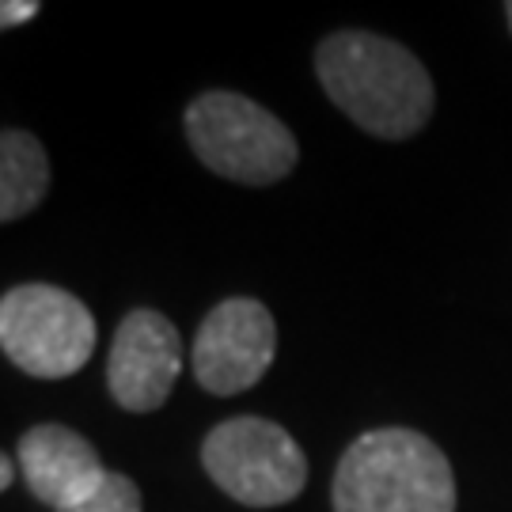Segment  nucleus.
I'll return each mask as SVG.
<instances>
[{
    "instance_id": "obj_2",
    "label": "nucleus",
    "mask_w": 512,
    "mask_h": 512,
    "mask_svg": "<svg viewBox=\"0 0 512 512\" xmlns=\"http://www.w3.org/2000/svg\"><path fill=\"white\" fill-rule=\"evenodd\" d=\"M334 512H456V475L433 440L414 429H372L334 471Z\"/></svg>"
},
{
    "instance_id": "obj_4",
    "label": "nucleus",
    "mask_w": 512,
    "mask_h": 512,
    "mask_svg": "<svg viewBox=\"0 0 512 512\" xmlns=\"http://www.w3.org/2000/svg\"><path fill=\"white\" fill-rule=\"evenodd\" d=\"M95 338L99 330L88 304L57 285H16L0 300V349L35 380L80 372L92 361Z\"/></svg>"
},
{
    "instance_id": "obj_1",
    "label": "nucleus",
    "mask_w": 512,
    "mask_h": 512,
    "mask_svg": "<svg viewBox=\"0 0 512 512\" xmlns=\"http://www.w3.org/2000/svg\"><path fill=\"white\" fill-rule=\"evenodd\" d=\"M315 73L334 107L384 141L414 137L437 103L433 76L418 57L368 31L323 38L315 50Z\"/></svg>"
},
{
    "instance_id": "obj_3",
    "label": "nucleus",
    "mask_w": 512,
    "mask_h": 512,
    "mask_svg": "<svg viewBox=\"0 0 512 512\" xmlns=\"http://www.w3.org/2000/svg\"><path fill=\"white\" fill-rule=\"evenodd\" d=\"M186 141L213 175L243 186L281 183L300 160L289 126L236 92L198 95L186 107Z\"/></svg>"
},
{
    "instance_id": "obj_12",
    "label": "nucleus",
    "mask_w": 512,
    "mask_h": 512,
    "mask_svg": "<svg viewBox=\"0 0 512 512\" xmlns=\"http://www.w3.org/2000/svg\"><path fill=\"white\" fill-rule=\"evenodd\" d=\"M12 482H16V463H12V456H4L0 459V486L8 490Z\"/></svg>"
},
{
    "instance_id": "obj_6",
    "label": "nucleus",
    "mask_w": 512,
    "mask_h": 512,
    "mask_svg": "<svg viewBox=\"0 0 512 512\" xmlns=\"http://www.w3.org/2000/svg\"><path fill=\"white\" fill-rule=\"evenodd\" d=\"M277 353V323L266 304L232 296L209 311L190 346V368L209 395H239L270 372Z\"/></svg>"
},
{
    "instance_id": "obj_10",
    "label": "nucleus",
    "mask_w": 512,
    "mask_h": 512,
    "mask_svg": "<svg viewBox=\"0 0 512 512\" xmlns=\"http://www.w3.org/2000/svg\"><path fill=\"white\" fill-rule=\"evenodd\" d=\"M65 512H141V490L137 482L118 471H107V478L99 482V490L88 494L80 505Z\"/></svg>"
},
{
    "instance_id": "obj_8",
    "label": "nucleus",
    "mask_w": 512,
    "mask_h": 512,
    "mask_svg": "<svg viewBox=\"0 0 512 512\" xmlns=\"http://www.w3.org/2000/svg\"><path fill=\"white\" fill-rule=\"evenodd\" d=\"M16 463L35 501L65 512L99 490L107 467L88 440L69 425H35L16 444Z\"/></svg>"
},
{
    "instance_id": "obj_13",
    "label": "nucleus",
    "mask_w": 512,
    "mask_h": 512,
    "mask_svg": "<svg viewBox=\"0 0 512 512\" xmlns=\"http://www.w3.org/2000/svg\"><path fill=\"white\" fill-rule=\"evenodd\" d=\"M505 16H509V31H512V0L505 4Z\"/></svg>"
},
{
    "instance_id": "obj_7",
    "label": "nucleus",
    "mask_w": 512,
    "mask_h": 512,
    "mask_svg": "<svg viewBox=\"0 0 512 512\" xmlns=\"http://www.w3.org/2000/svg\"><path fill=\"white\" fill-rule=\"evenodd\" d=\"M179 372H183V338L175 323L152 308L129 311L110 342V399L129 414H152L175 391Z\"/></svg>"
},
{
    "instance_id": "obj_11",
    "label": "nucleus",
    "mask_w": 512,
    "mask_h": 512,
    "mask_svg": "<svg viewBox=\"0 0 512 512\" xmlns=\"http://www.w3.org/2000/svg\"><path fill=\"white\" fill-rule=\"evenodd\" d=\"M38 16V4L35 0H4V8H0V27L4 31H12L19 23H27V19Z\"/></svg>"
},
{
    "instance_id": "obj_5",
    "label": "nucleus",
    "mask_w": 512,
    "mask_h": 512,
    "mask_svg": "<svg viewBox=\"0 0 512 512\" xmlns=\"http://www.w3.org/2000/svg\"><path fill=\"white\" fill-rule=\"evenodd\" d=\"M205 475L247 509L289 505L308 486V456L277 421H220L202 444Z\"/></svg>"
},
{
    "instance_id": "obj_9",
    "label": "nucleus",
    "mask_w": 512,
    "mask_h": 512,
    "mask_svg": "<svg viewBox=\"0 0 512 512\" xmlns=\"http://www.w3.org/2000/svg\"><path fill=\"white\" fill-rule=\"evenodd\" d=\"M50 186V160L27 129H4L0 137V220L27 217Z\"/></svg>"
}]
</instances>
